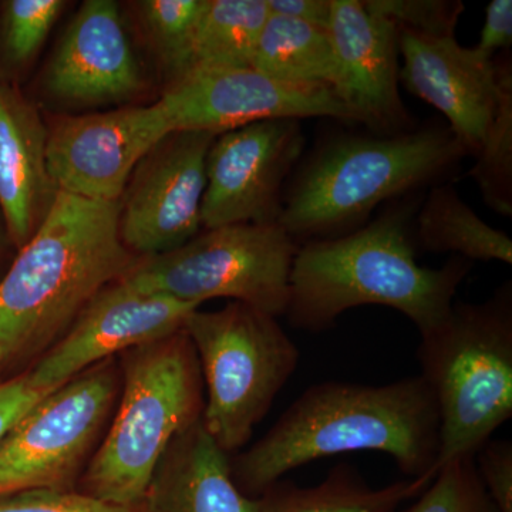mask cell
<instances>
[{
	"label": "cell",
	"mask_w": 512,
	"mask_h": 512,
	"mask_svg": "<svg viewBox=\"0 0 512 512\" xmlns=\"http://www.w3.org/2000/svg\"><path fill=\"white\" fill-rule=\"evenodd\" d=\"M305 146L301 121H259L225 131L207 157L201 205L205 229L279 224L282 187Z\"/></svg>",
	"instance_id": "obj_12"
},
{
	"label": "cell",
	"mask_w": 512,
	"mask_h": 512,
	"mask_svg": "<svg viewBox=\"0 0 512 512\" xmlns=\"http://www.w3.org/2000/svg\"><path fill=\"white\" fill-rule=\"evenodd\" d=\"M440 416L423 377L386 384H312L264 436L231 457L235 484L259 497L296 468L320 458L376 451L410 480L434 478Z\"/></svg>",
	"instance_id": "obj_1"
},
{
	"label": "cell",
	"mask_w": 512,
	"mask_h": 512,
	"mask_svg": "<svg viewBox=\"0 0 512 512\" xmlns=\"http://www.w3.org/2000/svg\"><path fill=\"white\" fill-rule=\"evenodd\" d=\"M146 498L154 512H261L262 497L242 493L228 456L202 420L178 434L154 471Z\"/></svg>",
	"instance_id": "obj_19"
},
{
	"label": "cell",
	"mask_w": 512,
	"mask_h": 512,
	"mask_svg": "<svg viewBox=\"0 0 512 512\" xmlns=\"http://www.w3.org/2000/svg\"><path fill=\"white\" fill-rule=\"evenodd\" d=\"M365 8L399 30L429 37H453L464 12L460 0H362Z\"/></svg>",
	"instance_id": "obj_28"
},
{
	"label": "cell",
	"mask_w": 512,
	"mask_h": 512,
	"mask_svg": "<svg viewBox=\"0 0 512 512\" xmlns=\"http://www.w3.org/2000/svg\"><path fill=\"white\" fill-rule=\"evenodd\" d=\"M184 330L207 392L202 424L228 456H235L295 373L301 352L278 318L239 302L220 311L197 309Z\"/></svg>",
	"instance_id": "obj_7"
},
{
	"label": "cell",
	"mask_w": 512,
	"mask_h": 512,
	"mask_svg": "<svg viewBox=\"0 0 512 512\" xmlns=\"http://www.w3.org/2000/svg\"><path fill=\"white\" fill-rule=\"evenodd\" d=\"M471 268L460 256L441 268L417 264L404 215L387 212L349 234L299 247L285 316L292 328L322 333L349 309L387 306L426 335L447 318Z\"/></svg>",
	"instance_id": "obj_3"
},
{
	"label": "cell",
	"mask_w": 512,
	"mask_h": 512,
	"mask_svg": "<svg viewBox=\"0 0 512 512\" xmlns=\"http://www.w3.org/2000/svg\"><path fill=\"white\" fill-rule=\"evenodd\" d=\"M171 133L160 101L67 117L47 131V170L57 191L120 201L137 165Z\"/></svg>",
	"instance_id": "obj_13"
},
{
	"label": "cell",
	"mask_w": 512,
	"mask_h": 512,
	"mask_svg": "<svg viewBox=\"0 0 512 512\" xmlns=\"http://www.w3.org/2000/svg\"><path fill=\"white\" fill-rule=\"evenodd\" d=\"M424 382L440 416L437 470L476 458L512 417V284L481 303H453L417 349Z\"/></svg>",
	"instance_id": "obj_6"
},
{
	"label": "cell",
	"mask_w": 512,
	"mask_h": 512,
	"mask_svg": "<svg viewBox=\"0 0 512 512\" xmlns=\"http://www.w3.org/2000/svg\"><path fill=\"white\" fill-rule=\"evenodd\" d=\"M417 237L427 251L512 264L511 238L481 220L450 185L429 192L417 218Z\"/></svg>",
	"instance_id": "obj_22"
},
{
	"label": "cell",
	"mask_w": 512,
	"mask_h": 512,
	"mask_svg": "<svg viewBox=\"0 0 512 512\" xmlns=\"http://www.w3.org/2000/svg\"><path fill=\"white\" fill-rule=\"evenodd\" d=\"M53 390H40L30 383L28 373L0 382V441L26 413Z\"/></svg>",
	"instance_id": "obj_31"
},
{
	"label": "cell",
	"mask_w": 512,
	"mask_h": 512,
	"mask_svg": "<svg viewBox=\"0 0 512 512\" xmlns=\"http://www.w3.org/2000/svg\"><path fill=\"white\" fill-rule=\"evenodd\" d=\"M6 242L12 244L6 231L5 222H0V259H2L3 252H5Z\"/></svg>",
	"instance_id": "obj_34"
},
{
	"label": "cell",
	"mask_w": 512,
	"mask_h": 512,
	"mask_svg": "<svg viewBox=\"0 0 512 512\" xmlns=\"http://www.w3.org/2000/svg\"><path fill=\"white\" fill-rule=\"evenodd\" d=\"M476 467L498 512H512V441H487L476 454Z\"/></svg>",
	"instance_id": "obj_30"
},
{
	"label": "cell",
	"mask_w": 512,
	"mask_h": 512,
	"mask_svg": "<svg viewBox=\"0 0 512 512\" xmlns=\"http://www.w3.org/2000/svg\"><path fill=\"white\" fill-rule=\"evenodd\" d=\"M194 303L138 291L121 281L97 293L62 338L29 370L30 383L56 390L97 363L184 329Z\"/></svg>",
	"instance_id": "obj_14"
},
{
	"label": "cell",
	"mask_w": 512,
	"mask_h": 512,
	"mask_svg": "<svg viewBox=\"0 0 512 512\" xmlns=\"http://www.w3.org/2000/svg\"><path fill=\"white\" fill-rule=\"evenodd\" d=\"M46 87L64 103L90 106L140 92L143 80L116 2H84L50 60Z\"/></svg>",
	"instance_id": "obj_17"
},
{
	"label": "cell",
	"mask_w": 512,
	"mask_h": 512,
	"mask_svg": "<svg viewBox=\"0 0 512 512\" xmlns=\"http://www.w3.org/2000/svg\"><path fill=\"white\" fill-rule=\"evenodd\" d=\"M215 138L207 131H174L137 165L120 201L121 239L134 255L164 254L198 235Z\"/></svg>",
	"instance_id": "obj_11"
},
{
	"label": "cell",
	"mask_w": 512,
	"mask_h": 512,
	"mask_svg": "<svg viewBox=\"0 0 512 512\" xmlns=\"http://www.w3.org/2000/svg\"><path fill=\"white\" fill-rule=\"evenodd\" d=\"M174 131L220 134L268 120L313 117L359 123L335 90L298 86L247 69L192 70L160 100Z\"/></svg>",
	"instance_id": "obj_10"
},
{
	"label": "cell",
	"mask_w": 512,
	"mask_h": 512,
	"mask_svg": "<svg viewBox=\"0 0 512 512\" xmlns=\"http://www.w3.org/2000/svg\"><path fill=\"white\" fill-rule=\"evenodd\" d=\"M120 389V363L113 357L36 403L0 441V498L69 491L103 440Z\"/></svg>",
	"instance_id": "obj_9"
},
{
	"label": "cell",
	"mask_w": 512,
	"mask_h": 512,
	"mask_svg": "<svg viewBox=\"0 0 512 512\" xmlns=\"http://www.w3.org/2000/svg\"><path fill=\"white\" fill-rule=\"evenodd\" d=\"M47 130L18 89L0 83V214L13 247L32 238L56 187L46 160Z\"/></svg>",
	"instance_id": "obj_18"
},
{
	"label": "cell",
	"mask_w": 512,
	"mask_h": 512,
	"mask_svg": "<svg viewBox=\"0 0 512 512\" xmlns=\"http://www.w3.org/2000/svg\"><path fill=\"white\" fill-rule=\"evenodd\" d=\"M64 9L62 0H9L3 6L2 55L9 66L28 64Z\"/></svg>",
	"instance_id": "obj_27"
},
{
	"label": "cell",
	"mask_w": 512,
	"mask_h": 512,
	"mask_svg": "<svg viewBox=\"0 0 512 512\" xmlns=\"http://www.w3.org/2000/svg\"><path fill=\"white\" fill-rule=\"evenodd\" d=\"M269 15L299 20L328 30L332 0H266Z\"/></svg>",
	"instance_id": "obj_33"
},
{
	"label": "cell",
	"mask_w": 512,
	"mask_h": 512,
	"mask_svg": "<svg viewBox=\"0 0 512 512\" xmlns=\"http://www.w3.org/2000/svg\"><path fill=\"white\" fill-rule=\"evenodd\" d=\"M466 156L453 133L443 128L343 138L303 168L282 201L279 225L295 241L349 234L377 205L430 183Z\"/></svg>",
	"instance_id": "obj_5"
},
{
	"label": "cell",
	"mask_w": 512,
	"mask_h": 512,
	"mask_svg": "<svg viewBox=\"0 0 512 512\" xmlns=\"http://www.w3.org/2000/svg\"><path fill=\"white\" fill-rule=\"evenodd\" d=\"M208 0H146L141 2L151 42L174 79L190 66L192 43Z\"/></svg>",
	"instance_id": "obj_25"
},
{
	"label": "cell",
	"mask_w": 512,
	"mask_h": 512,
	"mask_svg": "<svg viewBox=\"0 0 512 512\" xmlns=\"http://www.w3.org/2000/svg\"><path fill=\"white\" fill-rule=\"evenodd\" d=\"M120 201L56 191L35 234L0 279L5 369L45 355L97 293L137 264L140 258L121 239Z\"/></svg>",
	"instance_id": "obj_2"
},
{
	"label": "cell",
	"mask_w": 512,
	"mask_h": 512,
	"mask_svg": "<svg viewBox=\"0 0 512 512\" xmlns=\"http://www.w3.org/2000/svg\"><path fill=\"white\" fill-rule=\"evenodd\" d=\"M117 409L84 470V494L137 507L171 441L201 420L200 362L185 330L120 355Z\"/></svg>",
	"instance_id": "obj_4"
},
{
	"label": "cell",
	"mask_w": 512,
	"mask_h": 512,
	"mask_svg": "<svg viewBox=\"0 0 512 512\" xmlns=\"http://www.w3.org/2000/svg\"><path fill=\"white\" fill-rule=\"evenodd\" d=\"M0 512H140L74 491L33 490L0 498Z\"/></svg>",
	"instance_id": "obj_29"
},
{
	"label": "cell",
	"mask_w": 512,
	"mask_h": 512,
	"mask_svg": "<svg viewBox=\"0 0 512 512\" xmlns=\"http://www.w3.org/2000/svg\"><path fill=\"white\" fill-rule=\"evenodd\" d=\"M342 70L340 97L359 123L399 131L409 124L399 92V29L362 0H332L328 26Z\"/></svg>",
	"instance_id": "obj_16"
},
{
	"label": "cell",
	"mask_w": 512,
	"mask_h": 512,
	"mask_svg": "<svg viewBox=\"0 0 512 512\" xmlns=\"http://www.w3.org/2000/svg\"><path fill=\"white\" fill-rule=\"evenodd\" d=\"M497 60L500 97L493 123L477 153L471 177L477 181L485 204L504 217L512 215V67Z\"/></svg>",
	"instance_id": "obj_24"
},
{
	"label": "cell",
	"mask_w": 512,
	"mask_h": 512,
	"mask_svg": "<svg viewBox=\"0 0 512 512\" xmlns=\"http://www.w3.org/2000/svg\"><path fill=\"white\" fill-rule=\"evenodd\" d=\"M512 43V0H491L485 9L480 39L474 46L481 55L494 59L495 53Z\"/></svg>",
	"instance_id": "obj_32"
},
{
	"label": "cell",
	"mask_w": 512,
	"mask_h": 512,
	"mask_svg": "<svg viewBox=\"0 0 512 512\" xmlns=\"http://www.w3.org/2000/svg\"><path fill=\"white\" fill-rule=\"evenodd\" d=\"M299 245L279 224L207 229L181 247L140 258L120 279L138 291L201 306L215 298L285 316Z\"/></svg>",
	"instance_id": "obj_8"
},
{
	"label": "cell",
	"mask_w": 512,
	"mask_h": 512,
	"mask_svg": "<svg viewBox=\"0 0 512 512\" xmlns=\"http://www.w3.org/2000/svg\"><path fill=\"white\" fill-rule=\"evenodd\" d=\"M268 18L266 0H208L185 73L252 67L256 45Z\"/></svg>",
	"instance_id": "obj_23"
},
{
	"label": "cell",
	"mask_w": 512,
	"mask_h": 512,
	"mask_svg": "<svg viewBox=\"0 0 512 512\" xmlns=\"http://www.w3.org/2000/svg\"><path fill=\"white\" fill-rule=\"evenodd\" d=\"M403 66L400 82L410 93L443 113L448 130L467 154L477 156L500 97L497 60L456 37H429L399 30Z\"/></svg>",
	"instance_id": "obj_15"
},
{
	"label": "cell",
	"mask_w": 512,
	"mask_h": 512,
	"mask_svg": "<svg viewBox=\"0 0 512 512\" xmlns=\"http://www.w3.org/2000/svg\"><path fill=\"white\" fill-rule=\"evenodd\" d=\"M396 512H498L488 497L476 458H460L437 470L436 477L416 501Z\"/></svg>",
	"instance_id": "obj_26"
},
{
	"label": "cell",
	"mask_w": 512,
	"mask_h": 512,
	"mask_svg": "<svg viewBox=\"0 0 512 512\" xmlns=\"http://www.w3.org/2000/svg\"><path fill=\"white\" fill-rule=\"evenodd\" d=\"M431 481L407 478L373 488L356 468L339 464L312 487L278 481L261 495V512H396L406 501L423 493Z\"/></svg>",
	"instance_id": "obj_20"
},
{
	"label": "cell",
	"mask_w": 512,
	"mask_h": 512,
	"mask_svg": "<svg viewBox=\"0 0 512 512\" xmlns=\"http://www.w3.org/2000/svg\"><path fill=\"white\" fill-rule=\"evenodd\" d=\"M252 67L281 82L342 92V70L328 30L299 20L269 15Z\"/></svg>",
	"instance_id": "obj_21"
},
{
	"label": "cell",
	"mask_w": 512,
	"mask_h": 512,
	"mask_svg": "<svg viewBox=\"0 0 512 512\" xmlns=\"http://www.w3.org/2000/svg\"><path fill=\"white\" fill-rule=\"evenodd\" d=\"M5 370V360H3L2 352H0V382H2V375Z\"/></svg>",
	"instance_id": "obj_35"
}]
</instances>
